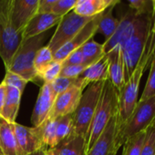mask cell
<instances>
[{
  "label": "cell",
  "instance_id": "cell-11",
  "mask_svg": "<svg viewBox=\"0 0 155 155\" xmlns=\"http://www.w3.org/2000/svg\"><path fill=\"white\" fill-rule=\"evenodd\" d=\"M38 3L39 0H11V24L19 35H22L26 25L37 14Z\"/></svg>",
  "mask_w": 155,
  "mask_h": 155
},
{
  "label": "cell",
  "instance_id": "cell-13",
  "mask_svg": "<svg viewBox=\"0 0 155 155\" xmlns=\"http://www.w3.org/2000/svg\"><path fill=\"white\" fill-rule=\"evenodd\" d=\"M14 134L21 155H28L38 151L44 145L36 127H26L19 124H12Z\"/></svg>",
  "mask_w": 155,
  "mask_h": 155
},
{
  "label": "cell",
  "instance_id": "cell-22",
  "mask_svg": "<svg viewBox=\"0 0 155 155\" xmlns=\"http://www.w3.org/2000/svg\"><path fill=\"white\" fill-rule=\"evenodd\" d=\"M89 84L97 82H105L109 79V63L105 54L96 63L87 67L79 76Z\"/></svg>",
  "mask_w": 155,
  "mask_h": 155
},
{
  "label": "cell",
  "instance_id": "cell-37",
  "mask_svg": "<svg viewBox=\"0 0 155 155\" xmlns=\"http://www.w3.org/2000/svg\"><path fill=\"white\" fill-rule=\"evenodd\" d=\"M81 64H84V57H83L82 53H81L79 48L75 50L74 52H72L66 58V60L62 63V66H66V65H81Z\"/></svg>",
  "mask_w": 155,
  "mask_h": 155
},
{
  "label": "cell",
  "instance_id": "cell-40",
  "mask_svg": "<svg viewBox=\"0 0 155 155\" xmlns=\"http://www.w3.org/2000/svg\"><path fill=\"white\" fill-rule=\"evenodd\" d=\"M48 147H43V148H41V149H39L38 151H37V152H34V153H30V154L28 155H48Z\"/></svg>",
  "mask_w": 155,
  "mask_h": 155
},
{
  "label": "cell",
  "instance_id": "cell-16",
  "mask_svg": "<svg viewBox=\"0 0 155 155\" xmlns=\"http://www.w3.org/2000/svg\"><path fill=\"white\" fill-rule=\"evenodd\" d=\"M62 17L54 15L52 13L48 14H37L26 25L22 32V39H27L35 37L41 34L46 33L51 27L59 24Z\"/></svg>",
  "mask_w": 155,
  "mask_h": 155
},
{
  "label": "cell",
  "instance_id": "cell-7",
  "mask_svg": "<svg viewBox=\"0 0 155 155\" xmlns=\"http://www.w3.org/2000/svg\"><path fill=\"white\" fill-rule=\"evenodd\" d=\"M10 6L11 0H0V57L4 62L5 71L22 41L21 35L11 24Z\"/></svg>",
  "mask_w": 155,
  "mask_h": 155
},
{
  "label": "cell",
  "instance_id": "cell-29",
  "mask_svg": "<svg viewBox=\"0 0 155 155\" xmlns=\"http://www.w3.org/2000/svg\"><path fill=\"white\" fill-rule=\"evenodd\" d=\"M53 61H54V54L51 52V50L48 46L43 45L37 51L35 56V60H34V68H35L37 79L40 74L43 72V70Z\"/></svg>",
  "mask_w": 155,
  "mask_h": 155
},
{
  "label": "cell",
  "instance_id": "cell-4",
  "mask_svg": "<svg viewBox=\"0 0 155 155\" xmlns=\"http://www.w3.org/2000/svg\"><path fill=\"white\" fill-rule=\"evenodd\" d=\"M155 120V96L138 101L132 114L117 127L114 139V151L119 149L132 135L145 131Z\"/></svg>",
  "mask_w": 155,
  "mask_h": 155
},
{
  "label": "cell",
  "instance_id": "cell-20",
  "mask_svg": "<svg viewBox=\"0 0 155 155\" xmlns=\"http://www.w3.org/2000/svg\"><path fill=\"white\" fill-rule=\"evenodd\" d=\"M0 155H21L12 124L0 117Z\"/></svg>",
  "mask_w": 155,
  "mask_h": 155
},
{
  "label": "cell",
  "instance_id": "cell-3",
  "mask_svg": "<svg viewBox=\"0 0 155 155\" xmlns=\"http://www.w3.org/2000/svg\"><path fill=\"white\" fill-rule=\"evenodd\" d=\"M118 112V90L113 86L108 79L104 82V85L100 94V97L93 115L90 126L89 128L86 138V150L96 143L100 135L102 134L111 119Z\"/></svg>",
  "mask_w": 155,
  "mask_h": 155
},
{
  "label": "cell",
  "instance_id": "cell-33",
  "mask_svg": "<svg viewBox=\"0 0 155 155\" xmlns=\"http://www.w3.org/2000/svg\"><path fill=\"white\" fill-rule=\"evenodd\" d=\"M2 83L5 85L11 86V87L18 89L23 94L24 90L26 88V84L28 82L26 81L24 78H22L21 76H19L18 74H14L12 72H9V71H6L5 75L4 77V80H3Z\"/></svg>",
  "mask_w": 155,
  "mask_h": 155
},
{
  "label": "cell",
  "instance_id": "cell-6",
  "mask_svg": "<svg viewBox=\"0 0 155 155\" xmlns=\"http://www.w3.org/2000/svg\"><path fill=\"white\" fill-rule=\"evenodd\" d=\"M104 82L91 83L83 92L77 109L72 114L74 134L87 138V134L95 114Z\"/></svg>",
  "mask_w": 155,
  "mask_h": 155
},
{
  "label": "cell",
  "instance_id": "cell-25",
  "mask_svg": "<svg viewBox=\"0 0 155 155\" xmlns=\"http://www.w3.org/2000/svg\"><path fill=\"white\" fill-rule=\"evenodd\" d=\"M56 126H57V119L48 118L39 126L36 127L44 145L47 146L48 149L57 146Z\"/></svg>",
  "mask_w": 155,
  "mask_h": 155
},
{
  "label": "cell",
  "instance_id": "cell-43",
  "mask_svg": "<svg viewBox=\"0 0 155 155\" xmlns=\"http://www.w3.org/2000/svg\"><path fill=\"white\" fill-rule=\"evenodd\" d=\"M152 124H153V125H155V120H154V122H153V123Z\"/></svg>",
  "mask_w": 155,
  "mask_h": 155
},
{
  "label": "cell",
  "instance_id": "cell-42",
  "mask_svg": "<svg viewBox=\"0 0 155 155\" xmlns=\"http://www.w3.org/2000/svg\"><path fill=\"white\" fill-rule=\"evenodd\" d=\"M48 155H55L54 153H53V152L51 151V149H48Z\"/></svg>",
  "mask_w": 155,
  "mask_h": 155
},
{
  "label": "cell",
  "instance_id": "cell-21",
  "mask_svg": "<svg viewBox=\"0 0 155 155\" xmlns=\"http://www.w3.org/2000/svg\"><path fill=\"white\" fill-rule=\"evenodd\" d=\"M21 96L22 93L18 89L5 85V104L1 117L9 124L16 123V119L20 106Z\"/></svg>",
  "mask_w": 155,
  "mask_h": 155
},
{
  "label": "cell",
  "instance_id": "cell-1",
  "mask_svg": "<svg viewBox=\"0 0 155 155\" xmlns=\"http://www.w3.org/2000/svg\"><path fill=\"white\" fill-rule=\"evenodd\" d=\"M155 47V36L152 34L146 49L139 61L135 70L125 82L124 85L118 91V112H117V127L122 125L132 114L138 101L141 79L147 67L151 64Z\"/></svg>",
  "mask_w": 155,
  "mask_h": 155
},
{
  "label": "cell",
  "instance_id": "cell-14",
  "mask_svg": "<svg viewBox=\"0 0 155 155\" xmlns=\"http://www.w3.org/2000/svg\"><path fill=\"white\" fill-rule=\"evenodd\" d=\"M54 101L55 97L52 94L50 84L48 83H44L40 88L31 116V123L34 127L39 126L48 118Z\"/></svg>",
  "mask_w": 155,
  "mask_h": 155
},
{
  "label": "cell",
  "instance_id": "cell-41",
  "mask_svg": "<svg viewBox=\"0 0 155 155\" xmlns=\"http://www.w3.org/2000/svg\"><path fill=\"white\" fill-rule=\"evenodd\" d=\"M153 34L155 36V10L153 11V28H152Z\"/></svg>",
  "mask_w": 155,
  "mask_h": 155
},
{
  "label": "cell",
  "instance_id": "cell-10",
  "mask_svg": "<svg viewBox=\"0 0 155 155\" xmlns=\"http://www.w3.org/2000/svg\"><path fill=\"white\" fill-rule=\"evenodd\" d=\"M101 15L102 13L93 17L69 42L56 51L54 53V61L63 63L72 52L80 48L86 42L92 39L94 35L97 33V28Z\"/></svg>",
  "mask_w": 155,
  "mask_h": 155
},
{
  "label": "cell",
  "instance_id": "cell-32",
  "mask_svg": "<svg viewBox=\"0 0 155 155\" xmlns=\"http://www.w3.org/2000/svg\"><path fill=\"white\" fill-rule=\"evenodd\" d=\"M141 155H155V125L151 124L145 130V140Z\"/></svg>",
  "mask_w": 155,
  "mask_h": 155
},
{
  "label": "cell",
  "instance_id": "cell-31",
  "mask_svg": "<svg viewBox=\"0 0 155 155\" xmlns=\"http://www.w3.org/2000/svg\"><path fill=\"white\" fill-rule=\"evenodd\" d=\"M151 68H150V73L149 76L143 90V93L140 98V101L151 98L153 96H155V47L153 55L151 61Z\"/></svg>",
  "mask_w": 155,
  "mask_h": 155
},
{
  "label": "cell",
  "instance_id": "cell-35",
  "mask_svg": "<svg viewBox=\"0 0 155 155\" xmlns=\"http://www.w3.org/2000/svg\"><path fill=\"white\" fill-rule=\"evenodd\" d=\"M128 4L130 8L139 15L153 13V1L151 0H132L129 1Z\"/></svg>",
  "mask_w": 155,
  "mask_h": 155
},
{
  "label": "cell",
  "instance_id": "cell-23",
  "mask_svg": "<svg viewBox=\"0 0 155 155\" xmlns=\"http://www.w3.org/2000/svg\"><path fill=\"white\" fill-rule=\"evenodd\" d=\"M115 5H113L109 8H107L102 13L100 19L99 21L97 33L101 34L105 37V41L109 40L114 35L120 23V19L115 18L112 15Z\"/></svg>",
  "mask_w": 155,
  "mask_h": 155
},
{
  "label": "cell",
  "instance_id": "cell-30",
  "mask_svg": "<svg viewBox=\"0 0 155 155\" xmlns=\"http://www.w3.org/2000/svg\"><path fill=\"white\" fill-rule=\"evenodd\" d=\"M61 69H62V63L53 61L43 70L38 79L41 80L43 84L44 83L50 84L59 76Z\"/></svg>",
  "mask_w": 155,
  "mask_h": 155
},
{
  "label": "cell",
  "instance_id": "cell-17",
  "mask_svg": "<svg viewBox=\"0 0 155 155\" xmlns=\"http://www.w3.org/2000/svg\"><path fill=\"white\" fill-rule=\"evenodd\" d=\"M109 63V80L113 86L120 91L125 84L124 62L120 46L114 47L106 54Z\"/></svg>",
  "mask_w": 155,
  "mask_h": 155
},
{
  "label": "cell",
  "instance_id": "cell-18",
  "mask_svg": "<svg viewBox=\"0 0 155 155\" xmlns=\"http://www.w3.org/2000/svg\"><path fill=\"white\" fill-rule=\"evenodd\" d=\"M119 3V0H77L72 11L80 16L93 18L110 6Z\"/></svg>",
  "mask_w": 155,
  "mask_h": 155
},
{
  "label": "cell",
  "instance_id": "cell-27",
  "mask_svg": "<svg viewBox=\"0 0 155 155\" xmlns=\"http://www.w3.org/2000/svg\"><path fill=\"white\" fill-rule=\"evenodd\" d=\"M74 134L73 127V118L72 114L64 115L58 117L57 119V126H56V139L57 145L71 136Z\"/></svg>",
  "mask_w": 155,
  "mask_h": 155
},
{
  "label": "cell",
  "instance_id": "cell-36",
  "mask_svg": "<svg viewBox=\"0 0 155 155\" xmlns=\"http://www.w3.org/2000/svg\"><path fill=\"white\" fill-rule=\"evenodd\" d=\"M87 68L86 65H66L62 66L59 76L68 78H78L81 75L84 70Z\"/></svg>",
  "mask_w": 155,
  "mask_h": 155
},
{
  "label": "cell",
  "instance_id": "cell-34",
  "mask_svg": "<svg viewBox=\"0 0 155 155\" xmlns=\"http://www.w3.org/2000/svg\"><path fill=\"white\" fill-rule=\"evenodd\" d=\"M77 0H56L51 13L63 17L73 10Z\"/></svg>",
  "mask_w": 155,
  "mask_h": 155
},
{
  "label": "cell",
  "instance_id": "cell-8",
  "mask_svg": "<svg viewBox=\"0 0 155 155\" xmlns=\"http://www.w3.org/2000/svg\"><path fill=\"white\" fill-rule=\"evenodd\" d=\"M92 18L83 17L73 11L64 15L47 45L54 54L60 47L69 42Z\"/></svg>",
  "mask_w": 155,
  "mask_h": 155
},
{
  "label": "cell",
  "instance_id": "cell-5",
  "mask_svg": "<svg viewBox=\"0 0 155 155\" xmlns=\"http://www.w3.org/2000/svg\"><path fill=\"white\" fill-rule=\"evenodd\" d=\"M46 36L47 34L44 33L35 37L22 39L6 71L18 74L27 82L36 83L37 77L34 68V60L37 51L43 46Z\"/></svg>",
  "mask_w": 155,
  "mask_h": 155
},
{
  "label": "cell",
  "instance_id": "cell-39",
  "mask_svg": "<svg viewBox=\"0 0 155 155\" xmlns=\"http://www.w3.org/2000/svg\"><path fill=\"white\" fill-rule=\"evenodd\" d=\"M5 85L1 83L0 84V117L2 115V111L5 104Z\"/></svg>",
  "mask_w": 155,
  "mask_h": 155
},
{
  "label": "cell",
  "instance_id": "cell-9",
  "mask_svg": "<svg viewBox=\"0 0 155 155\" xmlns=\"http://www.w3.org/2000/svg\"><path fill=\"white\" fill-rule=\"evenodd\" d=\"M141 15L137 14L131 8L125 15H123V16L120 19L119 25L114 35L102 45L105 54L109 53L116 46H120L121 48L122 47V45L135 31Z\"/></svg>",
  "mask_w": 155,
  "mask_h": 155
},
{
  "label": "cell",
  "instance_id": "cell-26",
  "mask_svg": "<svg viewBox=\"0 0 155 155\" xmlns=\"http://www.w3.org/2000/svg\"><path fill=\"white\" fill-rule=\"evenodd\" d=\"M50 84V88L52 91V94L54 95V97L56 98L58 94H62L63 92L74 87V86H84L87 87L90 84L80 78H68V77H62V76H58L56 80H54L52 83L49 84Z\"/></svg>",
  "mask_w": 155,
  "mask_h": 155
},
{
  "label": "cell",
  "instance_id": "cell-28",
  "mask_svg": "<svg viewBox=\"0 0 155 155\" xmlns=\"http://www.w3.org/2000/svg\"><path fill=\"white\" fill-rule=\"evenodd\" d=\"M144 140L145 131L132 135L122 145L123 149L122 155H141Z\"/></svg>",
  "mask_w": 155,
  "mask_h": 155
},
{
  "label": "cell",
  "instance_id": "cell-24",
  "mask_svg": "<svg viewBox=\"0 0 155 155\" xmlns=\"http://www.w3.org/2000/svg\"><path fill=\"white\" fill-rule=\"evenodd\" d=\"M79 49L84 57V64L87 67L96 63L106 54L103 45L96 42L93 38L86 42Z\"/></svg>",
  "mask_w": 155,
  "mask_h": 155
},
{
  "label": "cell",
  "instance_id": "cell-38",
  "mask_svg": "<svg viewBox=\"0 0 155 155\" xmlns=\"http://www.w3.org/2000/svg\"><path fill=\"white\" fill-rule=\"evenodd\" d=\"M55 2H56V0H39L37 14L51 13Z\"/></svg>",
  "mask_w": 155,
  "mask_h": 155
},
{
  "label": "cell",
  "instance_id": "cell-15",
  "mask_svg": "<svg viewBox=\"0 0 155 155\" xmlns=\"http://www.w3.org/2000/svg\"><path fill=\"white\" fill-rule=\"evenodd\" d=\"M117 130V114L111 119L96 143L87 152V155H117L114 151V139Z\"/></svg>",
  "mask_w": 155,
  "mask_h": 155
},
{
  "label": "cell",
  "instance_id": "cell-19",
  "mask_svg": "<svg viewBox=\"0 0 155 155\" xmlns=\"http://www.w3.org/2000/svg\"><path fill=\"white\" fill-rule=\"evenodd\" d=\"M50 149L55 155H87L86 138L73 134L56 147Z\"/></svg>",
  "mask_w": 155,
  "mask_h": 155
},
{
  "label": "cell",
  "instance_id": "cell-12",
  "mask_svg": "<svg viewBox=\"0 0 155 155\" xmlns=\"http://www.w3.org/2000/svg\"><path fill=\"white\" fill-rule=\"evenodd\" d=\"M85 88L84 86H74L58 94L55 98L48 118L58 119L64 115L73 114Z\"/></svg>",
  "mask_w": 155,
  "mask_h": 155
},
{
  "label": "cell",
  "instance_id": "cell-2",
  "mask_svg": "<svg viewBox=\"0 0 155 155\" xmlns=\"http://www.w3.org/2000/svg\"><path fill=\"white\" fill-rule=\"evenodd\" d=\"M153 13L142 14L135 31L121 48L124 62L125 82L135 70L146 49L149 39L153 34Z\"/></svg>",
  "mask_w": 155,
  "mask_h": 155
}]
</instances>
